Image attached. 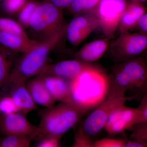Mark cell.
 <instances>
[{"instance_id":"obj_1","label":"cell","mask_w":147,"mask_h":147,"mask_svg":"<svg viewBox=\"0 0 147 147\" xmlns=\"http://www.w3.org/2000/svg\"><path fill=\"white\" fill-rule=\"evenodd\" d=\"M67 26L46 39L38 41L28 52L15 61L5 86L3 90H7L10 87L38 75L46 64L50 53L61 41L66 35Z\"/></svg>"},{"instance_id":"obj_2","label":"cell","mask_w":147,"mask_h":147,"mask_svg":"<svg viewBox=\"0 0 147 147\" xmlns=\"http://www.w3.org/2000/svg\"><path fill=\"white\" fill-rule=\"evenodd\" d=\"M69 82L74 101L87 112L96 108L108 96V75L94 65Z\"/></svg>"},{"instance_id":"obj_3","label":"cell","mask_w":147,"mask_h":147,"mask_svg":"<svg viewBox=\"0 0 147 147\" xmlns=\"http://www.w3.org/2000/svg\"><path fill=\"white\" fill-rule=\"evenodd\" d=\"M87 112L77 106L63 102L47 108L40 113L41 119L38 126L40 134L38 140L47 135L62 136Z\"/></svg>"},{"instance_id":"obj_4","label":"cell","mask_w":147,"mask_h":147,"mask_svg":"<svg viewBox=\"0 0 147 147\" xmlns=\"http://www.w3.org/2000/svg\"><path fill=\"white\" fill-rule=\"evenodd\" d=\"M108 94L117 91H132L147 79V65L143 57H139L115 66L108 75Z\"/></svg>"},{"instance_id":"obj_5","label":"cell","mask_w":147,"mask_h":147,"mask_svg":"<svg viewBox=\"0 0 147 147\" xmlns=\"http://www.w3.org/2000/svg\"><path fill=\"white\" fill-rule=\"evenodd\" d=\"M63 10L42 1L32 13L28 27L38 35L41 40L53 36L67 26Z\"/></svg>"},{"instance_id":"obj_6","label":"cell","mask_w":147,"mask_h":147,"mask_svg":"<svg viewBox=\"0 0 147 147\" xmlns=\"http://www.w3.org/2000/svg\"><path fill=\"white\" fill-rule=\"evenodd\" d=\"M125 92L117 91L108 94L104 100L86 119L79 131L90 139L97 135L104 128L111 113L118 107L125 105L127 100Z\"/></svg>"},{"instance_id":"obj_7","label":"cell","mask_w":147,"mask_h":147,"mask_svg":"<svg viewBox=\"0 0 147 147\" xmlns=\"http://www.w3.org/2000/svg\"><path fill=\"white\" fill-rule=\"evenodd\" d=\"M110 57L116 62H124L139 57L147 50V34L125 32L109 44Z\"/></svg>"},{"instance_id":"obj_8","label":"cell","mask_w":147,"mask_h":147,"mask_svg":"<svg viewBox=\"0 0 147 147\" xmlns=\"http://www.w3.org/2000/svg\"><path fill=\"white\" fill-rule=\"evenodd\" d=\"M127 3L126 0H101L92 12L97 19L99 28L108 39L112 38L118 30Z\"/></svg>"},{"instance_id":"obj_9","label":"cell","mask_w":147,"mask_h":147,"mask_svg":"<svg viewBox=\"0 0 147 147\" xmlns=\"http://www.w3.org/2000/svg\"><path fill=\"white\" fill-rule=\"evenodd\" d=\"M26 115L20 112L0 114V131L4 135L30 136L38 140L40 134L39 127L31 123Z\"/></svg>"},{"instance_id":"obj_10","label":"cell","mask_w":147,"mask_h":147,"mask_svg":"<svg viewBox=\"0 0 147 147\" xmlns=\"http://www.w3.org/2000/svg\"><path fill=\"white\" fill-rule=\"evenodd\" d=\"M98 28V21L93 14H81L75 16L67 24L66 35L69 42L76 47Z\"/></svg>"},{"instance_id":"obj_11","label":"cell","mask_w":147,"mask_h":147,"mask_svg":"<svg viewBox=\"0 0 147 147\" xmlns=\"http://www.w3.org/2000/svg\"><path fill=\"white\" fill-rule=\"evenodd\" d=\"M93 65L92 63L77 59L62 61L52 64H46L40 71L38 75H53L70 81Z\"/></svg>"},{"instance_id":"obj_12","label":"cell","mask_w":147,"mask_h":147,"mask_svg":"<svg viewBox=\"0 0 147 147\" xmlns=\"http://www.w3.org/2000/svg\"><path fill=\"white\" fill-rule=\"evenodd\" d=\"M39 75L41 76L45 87L55 100L77 106L74 101L69 81L53 75Z\"/></svg>"},{"instance_id":"obj_13","label":"cell","mask_w":147,"mask_h":147,"mask_svg":"<svg viewBox=\"0 0 147 147\" xmlns=\"http://www.w3.org/2000/svg\"><path fill=\"white\" fill-rule=\"evenodd\" d=\"M146 10V7L139 1L131 0L127 3L119 24L118 30L119 33L129 32L136 28L139 19Z\"/></svg>"},{"instance_id":"obj_14","label":"cell","mask_w":147,"mask_h":147,"mask_svg":"<svg viewBox=\"0 0 147 147\" xmlns=\"http://www.w3.org/2000/svg\"><path fill=\"white\" fill-rule=\"evenodd\" d=\"M7 90L9 91V95L19 112L26 115L36 108L35 102L28 89L26 82L14 85Z\"/></svg>"},{"instance_id":"obj_15","label":"cell","mask_w":147,"mask_h":147,"mask_svg":"<svg viewBox=\"0 0 147 147\" xmlns=\"http://www.w3.org/2000/svg\"><path fill=\"white\" fill-rule=\"evenodd\" d=\"M109 40L105 38L87 43L76 53V58L89 63L98 60L108 50L110 44Z\"/></svg>"},{"instance_id":"obj_16","label":"cell","mask_w":147,"mask_h":147,"mask_svg":"<svg viewBox=\"0 0 147 147\" xmlns=\"http://www.w3.org/2000/svg\"><path fill=\"white\" fill-rule=\"evenodd\" d=\"M36 76L26 83L29 92L36 104L51 108L57 100L45 87L40 75Z\"/></svg>"},{"instance_id":"obj_17","label":"cell","mask_w":147,"mask_h":147,"mask_svg":"<svg viewBox=\"0 0 147 147\" xmlns=\"http://www.w3.org/2000/svg\"><path fill=\"white\" fill-rule=\"evenodd\" d=\"M38 42L37 40L30 39L29 37L0 31V45L15 53H27Z\"/></svg>"},{"instance_id":"obj_18","label":"cell","mask_w":147,"mask_h":147,"mask_svg":"<svg viewBox=\"0 0 147 147\" xmlns=\"http://www.w3.org/2000/svg\"><path fill=\"white\" fill-rule=\"evenodd\" d=\"M16 53L0 45V91L8 80L15 62Z\"/></svg>"},{"instance_id":"obj_19","label":"cell","mask_w":147,"mask_h":147,"mask_svg":"<svg viewBox=\"0 0 147 147\" xmlns=\"http://www.w3.org/2000/svg\"><path fill=\"white\" fill-rule=\"evenodd\" d=\"M101 0H74L67 8L75 16L92 13Z\"/></svg>"},{"instance_id":"obj_20","label":"cell","mask_w":147,"mask_h":147,"mask_svg":"<svg viewBox=\"0 0 147 147\" xmlns=\"http://www.w3.org/2000/svg\"><path fill=\"white\" fill-rule=\"evenodd\" d=\"M33 139L30 136L5 135L0 138V147H28Z\"/></svg>"},{"instance_id":"obj_21","label":"cell","mask_w":147,"mask_h":147,"mask_svg":"<svg viewBox=\"0 0 147 147\" xmlns=\"http://www.w3.org/2000/svg\"><path fill=\"white\" fill-rule=\"evenodd\" d=\"M0 31L28 37L21 24L11 18L0 17Z\"/></svg>"},{"instance_id":"obj_22","label":"cell","mask_w":147,"mask_h":147,"mask_svg":"<svg viewBox=\"0 0 147 147\" xmlns=\"http://www.w3.org/2000/svg\"><path fill=\"white\" fill-rule=\"evenodd\" d=\"M39 3L34 1H27L18 13V21L20 24L28 27L32 15Z\"/></svg>"},{"instance_id":"obj_23","label":"cell","mask_w":147,"mask_h":147,"mask_svg":"<svg viewBox=\"0 0 147 147\" xmlns=\"http://www.w3.org/2000/svg\"><path fill=\"white\" fill-rule=\"evenodd\" d=\"M28 0H2L1 7L7 14L18 13Z\"/></svg>"},{"instance_id":"obj_24","label":"cell","mask_w":147,"mask_h":147,"mask_svg":"<svg viewBox=\"0 0 147 147\" xmlns=\"http://www.w3.org/2000/svg\"><path fill=\"white\" fill-rule=\"evenodd\" d=\"M131 129L129 139L142 141L147 146V121L136 124Z\"/></svg>"},{"instance_id":"obj_25","label":"cell","mask_w":147,"mask_h":147,"mask_svg":"<svg viewBox=\"0 0 147 147\" xmlns=\"http://www.w3.org/2000/svg\"><path fill=\"white\" fill-rule=\"evenodd\" d=\"M104 128L109 135L113 136L123 133L127 129H131V127L126 121L120 119Z\"/></svg>"},{"instance_id":"obj_26","label":"cell","mask_w":147,"mask_h":147,"mask_svg":"<svg viewBox=\"0 0 147 147\" xmlns=\"http://www.w3.org/2000/svg\"><path fill=\"white\" fill-rule=\"evenodd\" d=\"M126 139L105 138L93 142L94 147H124Z\"/></svg>"},{"instance_id":"obj_27","label":"cell","mask_w":147,"mask_h":147,"mask_svg":"<svg viewBox=\"0 0 147 147\" xmlns=\"http://www.w3.org/2000/svg\"><path fill=\"white\" fill-rule=\"evenodd\" d=\"M19 112L13 100L8 94L4 95L0 100V113H9Z\"/></svg>"},{"instance_id":"obj_28","label":"cell","mask_w":147,"mask_h":147,"mask_svg":"<svg viewBox=\"0 0 147 147\" xmlns=\"http://www.w3.org/2000/svg\"><path fill=\"white\" fill-rule=\"evenodd\" d=\"M62 136L47 135L39 139L35 145L37 147H58L60 146V141Z\"/></svg>"},{"instance_id":"obj_29","label":"cell","mask_w":147,"mask_h":147,"mask_svg":"<svg viewBox=\"0 0 147 147\" xmlns=\"http://www.w3.org/2000/svg\"><path fill=\"white\" fill-rule=\"evenodd\" d=\"M74 137V141L72 147H93V142H92L91 139L87 137L79 130Z\"/></svg>"},{"instance_id":"obj_30","label":"cell","mask_w":147,"mask_h":147,"mask_svg":"<svg viewBox=\"0 0 147 147\" xmlns=\"http://www.w3.org/2000/svg\"><path fill=\"white\" fill-rule=\"evenodd\" d=\"M139 111V116L137 123L147 121V92L141 99V102L137 108Z\"/></svg>"},{"instance_id":"obj_31","label":"cell","mask_w":147,"mask_h":147,"mask_svg":"<svg viewBox=\"0 0 147 147\" xmlns=\"http://www.w3.org/2000/svg\"><path fill=\"white\" fill-rule=\"evenodd\" d=\"M131 92H132L131 95L128 97H127V100H141L143 96L147 92V79L140 88Z\"/></svg>"},{"instance_id":"obj_32","label":"cell","mask_w":147,"mask_h":147,"mask_svg":"<svg viewBox=\"0 0 147 147\" xmlns=\"http://www.w3.org/2000/svg\"><path fill=\"white\" fill-rule=\"evenodd\" d=\"M74 1V0H42L43 1L50 3L63 10L64 9L68 8Z\"/></svg>"},{"instance_id":"obj_33","label":"cell","mask_w":147,"mask_h":147,"mask_svg":"<svg viewBox=\"0 0 147 147\" xmlns=\"http://www.w3.org/2000/svg\"><path fill=\"white\" fill-rule=\"evenodd\" d=\"M136 28L140 32L147 34V12L139 19Z\"/></svg>"},{"instance_id":"obj_34","label":"cell","mask_w":147,"mask_h":147,"mask_svg":"<svg viewBox=\"0 0 147 147\" xmlns=\"http://www.w3.org/2000/svg\"><path fill=\"white\" fill-rule=\"evenodd\" d=\"M124 147H147L142 141L135 139H126Z\"/></svg>"},{"instance_id":"obj_35","label":"cell","mask_w":147,"mask_h":147,"mask_svg":"<svg viewBox=\"0 0 147 147\" xmlns=\"http://www.w3.org/2000/svg\"><path fill=\"white\" fill-rule=\"evenodd\" d=\"M143 58H144L145 62H146V64L147 65V51L146 53V54H145L144 56V57H143Z\"/></svg>"},{"instance_id":"obj_36","label":"cell","mask_w":147,"mask_h":147,"mask_svg":"<svg viewBox=\"0 0 147 147\" xmlns=\"http://www.w3.org/2000/svg\"><path fill=\"white\" fill-rule=\"evenodd\" d=\"M5 94V93H4L3 92L0 91V100L2 98L3 96H4Z\"/></svg>"},{"instance_id":"obj_37","label":"cell","mask_w":147,"mask_h":147,"mask_svg":"<svg viewBox=\"0 0 147 147\" xmlns=\"http://www.w3.org/2000/svg\"><path fill=\"white\" fill-rule=\"evenodd\" d=\"M136 1H139L143 3L146 1L147 0H136Z\"/></svg>"},{"instance_id":"obj_38","label":"cell","mask_w":147,"mask_h":147,"mask_svg":"<svg viewBox=\"0 0 147 147\" xmlns=\"http://www.w3.org/2000/svg\"><path fill=\"white\" fill-rule=\"evenodd\" d=\"M2 0H0V2H1V1Z\"/></svg>"},{"instance_id":"obj_39","label":"cell","mask_w":147,"mask_h":147,"mask_svg":"<svg viewBox=\"0 0 147 147\" xmlns=\"http://www.w3.org/2000/svg\"><path fill=\"white\" fill-rule=\"evenodd\" d=\"M0 114H1V113H0Z\"/></svg>"}]
</instances>
